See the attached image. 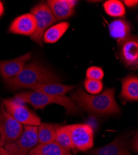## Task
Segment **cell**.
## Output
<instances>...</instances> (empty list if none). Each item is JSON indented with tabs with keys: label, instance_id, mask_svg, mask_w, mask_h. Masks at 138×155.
I'll return each mask as SVG.
<instances>
[{
	"label": "cell",
	"instance_id": "6da1fadb",
	"mask_svg": "<svg viewBox=\"0 0 138 155\" xmlns=\"http://www.w3.org/2000/svg\"><path fill=\"white\" fill-rule=\"evenodd\" d=\"M115 88H108L98 95H91L82 88L72 92L71 99L85 111L96 115H115L120 112V108L115 98Z\"/></svg>",
	"mask_w": 138,
	"mask_h": 155
},
{
	"label": "cell",
	"instance_id": "7a4b0ae2",
	"mask_svg": "<svg viewBox=\"0 0 138 155\" xmlns=\"http://www.w3.org/2000/svg\"><path fill=\"white\" fill-rule=\"evenodd\" d=\"M61 77L52 70L44 67L37 61L26 64L21 71L16 76L5 81L12 90L32 87L49 83H59Z\"/></svg>",
	"mask_w": 138,
	"mask_h": 155
},
{
	"label": "cell",
	"instance_id": "3957f363",
	"mask_svg": "<svg viewBox=\"0 0 138 155\" xmlns=\"http://www.w3.org/2000/svg\"><path fill=\"white\" fill-rule=\"evenodd\" d=\"M14 101L20 103H28L37 109H43L50 104H57L64 107L66 114L77 115L82 114L81 109L71 98L64 96H51L37 91H27L14 96Z\"/></svg>",
	"mask_w": 138,
	"mask_h": 155
},
{
	"label": "cell",
	"instance_id": "277c9868",
	"mask_svg": "<svg viewBox=\"0 0 138 155\" xmlns=\"http://www.w3.org/2000/svg\"><path fill=\"white\" fill-rule=\"evenodd\" d=\"M24 126L7 112L4 103L0 105V147L12 143L21 136Z\"/></svg>",
	"mask_w": 138,
	"mask_h": 155
},
{
	"label": "cell",
	"instance_id": "5b68a950",
	"mask_svg": "<svg viewBox=\"0 0 138 155\" xmlns=\"http://www.w3.org/2000/svg\"><path fill=\"white\" fill-rule=\"evenodd\" d=\"M36 19L37 27L34 34L30 36L31 40L39 46L43 47V36L48 28L57 21L52 13L47 3H40L30 11Z\"/></svg>",
	"mask_w": 138,
	"mask_h": 155
},
{
	"label": "cell",
	"instance_id": "8992f818",
	"mask_svg": "<svg viewBox=\"0 0 138 155\" xmlns=\"http://www.w3.org/2000/svg\"><path fill=\"white\" fill-rule=\"evenodd\" d=\"M37 126H24V131L16 141L4 147L8 155H27L29 152L38 144Z\"/></svg>",
	"mask_w": 138,
	"mask_h": 155
},
{
	"label": "cell",
	"instance_id": "52a82bcc",
	"mask_svg": "<svg viewBox=\"0 0 138 155\" xmlns=\"http://www.w3.org/2000/svg\"><path fill=\"white\" fill-rule=\"evenodd\" d=\"M73 150L85 151L94 145V132L92 127L85 124L67 125Z\"/></svg>",
	"mask_w": 138,
	"mask_h": 155
},
{
	"label": "cell",
	"instance_id": "ba28073f",
	"mask_svg": "<svg viewBox=\"0 0 138 155\" xmlns=\"http://www.w3.org/2000/svg\"><path fill=\"white\" fill-rule=\"evenodd\" d=\"M3 102L7 112L22 125L37 127L40 124L39 116L21 103L12 99H5Z\"/></svg>",
	"mask_w": 138,
	"mask_h": 155
},
{
	"label": "cell",
	"instance_id": "9c48e42d",
	"mask_svg": "<svg viewBox=\"0 0 138 155\" xmlns=\"http://www.w3.org/2000/svg\"><path fill=\"white\" fill-rule=\"evenodd\" d=\"M118 55L125 66L133 69L138 67V39L137 36L130 35L124 39L117 41Z\"/></svg>",
	"mask_w": 138,
	"mask_h": 155
},
{
	"label": "cell",
	"instance_id": "30bf717a",
	"mask_svg": "<svg viewBox=\"0 0 138 155\" xmlns=\"http://www.w3.org/2000/svg\"><path fill=\"white\" fill-rule=\"evenodd\" d=\"M30 58L31 52H28L14 59L0 61V75L5 81L16 76Z\"/></svg>",
	"mask_w": 138,
	"mask_h": 155
},
{
	"label": "cell",
	"instance_id": "8fae6325",
	"mask_svg": "<svg viewBox=\"0 0 138 155\" xmlns=\"http://www.w3.org/2000/svg\"><path fill=\"white\" fill-rule=\"evenodd\" d=\"M36 27L34 16L31 13H27L16 18L11 24L9 31L12 34L31 36L34 34Z\"/></svg>",
	"mask_w": 138,
	"mask_h": 155
},
{
	"label": "cell",
	"instance_id": "7c38bea8",
	"mask_svg": "<svg viewBox=\"0 0 138 155\" xmlns=\"http://www.w3.org/2000/svg\"><path fill=\"white\" fill-rule=\"evenodd\" d=\"M89 155H131L127 149V138L119 137L109 144L87 152Z\"/></svg>",
	"mask_w": 138,
	"mask_h": 155
},
{
	"label": "cell",
	"instance_id": "4fadbf2b",
	"mask_svg": "<svg viewBox=\"0 0 138 155\" xmlns=\"http://www.w3.org/2000/svg\"><path fill=\"white\" fill-rule=\"evenodd\" d=\"M77 3L73 0H48L47 4L56 21L67 19L74 13Z\"/></svg>",
	"mask_w": 138,
	"mask_h": 155
},
{
	"label": "cell",
	"instance_id": "5bb4252c",
	"mask_svg": "<svg viewBox=\"0 0 138 155\" xmlns=\"http://www.w3.org/2000/svg\"><path fill=\"white\" fill-rule=\"evenodd\" d=\"M122 89L120 97L127 101L138 100V78L134 75H128L121 80Z\"/></svg>",
	"mask_w": 138,
	"mask_h": 155
},
{
	"label": "cell",
	"instance_id": "9a60e30c",
	"mask_svg": "<svg viewBox=\"0 0 138 155\" xmlns=\"http://www.w3.org/2000/svg\"><path fill=\"white\" fill-rule=\"evenodd\" d=\"M75 87V86L65 85L59 83L37 85L30 88L32 91L40 92L48 95L64 96Z\"/></svg>",
	"mask_w": 138,
	"mask_h": 155
},
{
	"label": "cell",
	"instance_id": "2e32d148",
	"mask_svg": "<svg viewBox=\"0 0 138 155\" xmlns=\"http://www.w3.org/2000/svg\"><path fill=\"white\" fill-rule=\"evenodd\" d=\"M108 29L112 38L120 41L131 35V27L127 20L119 19L113 21L108 25Z\"/></svg>",
	"mask_w": 138,
	"mask_h": 155
},
{
	"label": "cell",
	"instance_id": "e0dca14e",
	"mask_svg": "<svg viewBox=\"0 0 138 155\" xmlns=\"http://www.w3.org/2000/svg\"><path fill=\"white\" fill-rule=\"evenodd\" d=\"M27 155H71L69 151L58 145L56 142L50 144H39L33 148Z\"/></svg>",
	"mask_w": 138,
	"mask_h": 155
},
{
	"label": "cell",
	"instance_id": "ac0fdd59",
	"mask_svg": "<svg viewBox=\"0 0 138 155\" xmlns=\"http://www.w3.org/2000/svg\"><path fill=\"white\" fill-rule=\"evenodd\" d=\"M69 27V24L67 22H62L56 24L48 29L44 33L43 40L47 44H54L59 41L64 35Z\"/></svg>",
	"mask_w": 138,
	"mask_h": 155
},
{
	"label": "cell",
	"instance_id": "d6986e66",
	"mask_svg": "<svg viewBox=\"0 0 138 155\" xmlns=\"http://www.w3.org/2000/svg\"><path fill=\"white\" fill-rule=\"evenodd\" d=\"M37 137L40 144H50L55 142L56 131L54 126L48 123H40L37 127Z\"/></svg>",
	"mask_w": 138,
	"mask_h": 155
},
{
	"label": "cell",
	"instance_id": "ffe728a7",
	"mask_svg": "<svg viewBox=\"0 0 138 155\" xmlns=\"http://www.w3.org/2000/svg\"><path fill=\"white\" fill-rule=\"evenodd\" d=\"M56 131L55 142L63 148L70 151L72 150L71 138L67 125L54 126Z\"/></svg>",
	"mask_w": 138,
	"mask_h": 155
},
{
	"label": "cell",
	"instance_id": "44dd1931",
	"mask_svg": "<svg viewBox=\"0 0 138 155\" xmlns=\"http://www.w3.org/2000/svg\"><path fill=\"white\" fill-rule=\"evenodd\" d=\"M106 13L111 17H123L126 11L123 3L118 0H109L104 3Z\"/></svg>",
	"mask_w": 138,
	"mask_h": 155
},
{
	"label": "cell",
	"instance_id": "7402d4cb",
	"mask_svg": "<svg viewBox=\"0 0 138 155\" xmlns=\"http://www.w3.org/2000/svg\"><path fill=\"white\" fill-rule=\"evenodd\" d=\"M84 87L87 92L92 94H96L102 91L103 83L100 80L86 78L84 81Z\"/></svg>",
	"mask_w": 138,
	"mask_h": 155
},
{
	"label": "cell",
	"instance_id": "603a6c76",
	"mask_svg": "<svg viewBox=\"0 0 138 155\" xmlns=\"http://www.w3.org/2000/svg\"><path fill=\"white\" fill-rule=\"evenodd\" d=\"M104 76V71L101 68L98 67H91L86 71V78L88 79L101 81Z\"/></svg>",
	"mask_w": 138,
	"mask_h": 155
},
{
	"label": "cell",
	"instance_id": "cb8c5ba5",
	"mask_svg": "<svg viewBox=\"0 0 138 155\" xmlns=\"http://www.w3.org/2000/svg\"><path fill=\"white\" fill-rule=\"evenodd\" d=\"M137 1L136 0V1H134V0H125L124 1V5H126L128 7H134L137 5Z\"/></svg>",
	"mask_w": 138,
	"mask_h": 155
},
{
	"label": "cell",
	"instance_id": "d4e9b609",
	"mask_svg": "<svg viewBox=\"0 0 138 155\" xmlns=\"http://www.w3.org/2000/svg\"><path fill=\"white\" fill-rule=\"evenodd\" d=\"M4 12V7L3 5V3H2V2L0 1V17H1Z\"/></svg>",
	"mask_w": 138,
	"mask_h": 155
},
{
	"label": "cell",
	"instance_id": "484cf974",
	"mask_svg": "<svg viewBox=\"0 0 138 155\" xmlns=\"http://www.w3.org/2000/svg\"><path fill=\"white\" fill-rule=\"evenodd\" d=\"M0 155H8L5 149L3 147H0Z\"/></svg>",
	"mask_w": 138,
	"mask_h": 155
},
{
	"label": "cell",
	"instance_id": "4316f807",
	"mask_svg": "<svg viewBox=\"0 0 138 155\" xmlns=\"http://www.w3.org/2000/svg\"><path fill=\"white\" fill-rule=\"evenodd\" d=\"M0 139H1V135H0Z\"/></svg>",
	"mask_w": 138,
	"mask_h": 155
}]
</instances>
